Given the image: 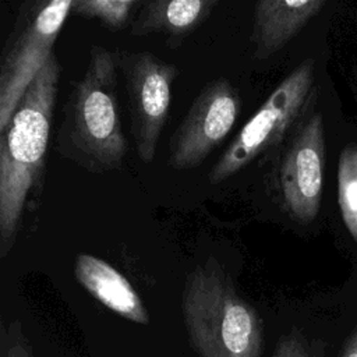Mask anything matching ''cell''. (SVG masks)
Listing matches in <instances>:
<instances>
[{
	"label": "cell",
	"instance_id": "6da1fadb",
	"mask_svg": "<svg viewBox=\"0 0 357 357\" xmlns=\"http://www.w3.org/2000/svg\"><path fill=\"white\" fill-rule=\"evenodd\" d=\"M60 64L53 53L0 131V257L11 251L22 216L43 190L46 152L59 93Z\"/></svg>",
	"mask_w": 357,
	"mask_h": 357
},
{
	"label": "cell",
	"instance_id": "7a4b0ae2",
	"mask_svg": "<svg viewBox=\"0 0 357 357\" xmlns=\"http://www.w3.org/2000/svg\"><path fill=\"white\" fill-rule=\"evenodd\" d=\"M117 89V52L93 45L64 102L54 141L61 158L93 174L121 170L127 155Z\"/></svg>",
	"mask_w": 357,
	"mask_h": 357
},
{
	"label": "cell",
	"instance_id": "3957f363",
	"mask_svg": "<svg viewBox=\"0 0 357 357\" xmlns=\"http://www.w3.org/2000/svg\"><path fill=\"white\" fill-rule=\"evenodd\" d=\"M181 314L198 357H262V318L215 257L187 273Z\"/></svg>",
	"mask_w": 357,
	"mask_h": 357
},
{
	"label": "cell",
	"instance_id": "277c9868",
	"mask_svg": "<svg viewBox=\"0 0 357 357\" xmlns=\"http://www.w3.org/2000/svg\"><path fill=\"white\" fill-rule=\"evenodd\" d=\"M73 0H35L20 7L1 50L0 131L14 116L28 86L53 54Z\"/></svg>",
	"mask_w": 357,
	"mask_h": 357
},
{
	"label": "cell",
	"instance_id": "5b68a950",
	"mask_svg": "<svg viewBox=\"0 0 357 357\" xmlns=\"http://www.w3.org/2000/svg\"><path fill=\"white\" fill-rule=\"evenodd\" d=\"M315 61H301L265 99L236 134L211 169V184H219L245 169L252 160L278 146L310 102Z\"/></svg>",
	"mask_w": 357,
	"mask_h": 357
},
{
	"label": "cell",
	"instance_id": "8992f818",
	"mask_svg": "<svg viewBox=\"0 0 357 357\" xmlns=\"http://www.w3.org/2000/svg\"><path fill=\"white\" fill-rule=\"evenodd\" d=\"M117 59L135 152L141 162L151 163L169 117L172 86L180 70L148 50H117Z\"/></svg>",
	"mask_w": 357,
	"mask_h": 357
},
{
	"label": "cell",
	"instance_id": "52a82bcc",
	"mask_svg": "<svg viewBox=\"0 0 357 357\" xmlns=\"http://www.w3.org/2000/svg\"><path fill=\"white\" fill-rule=\"evenodd\" d=\"M240 110V93L227 78L208 82L170 137V167L191 170L204 163L230 134Z\"/></svg>",
	"mask_w": 357,
	"mask_h": 357
},
{
	"label": "cell",
	"instance_id": "ba28073f",
	"mask_svg": "<svg viewBox=\"0 0 357 357\" xmlns=\"http://www.w3.org/2000/svg\"><path fill=\"white\" fill-rule=\"evenodd\" d=\"M324 167V119L315 112L294 132L282 155L276 176L282 205L298 223L308 225L319 213Z\"/></svg>",
	"mask_w": 357,
	"mask_h": 357
},
{
	"label": "cell",
	"instance_id": "9c48e42d",
	"mask_svg": "<svg viewBox=\"0 0 357 357\" xmlns=\"http://www.w3.org/2000/svg\"><path fill=\"white\" fill-rule=\"evenodd\" d=\"M325 0H261L254 6V57L268 59L283 49L325 7Z\"/></svg>",
	"mask_w": 357,
	"mask_h": 357
},
{
	"label": "cell",
	"instance_id": "30bf717a",
	"mask_svg": "<svg viewBox=\"0 0 357 357\" xmlns=\"http://www.w3.org/2000/svg\"><path fill=\"white\" fill-rule=\"evenodd\" d=\"M74 276L95 300L114 314L134 324H149V312L134 286L105 259L86 252L77 254Z\"/></svg>",
	"mask_w": 357,
	"mask_h": 357
},
{
	"label": "cell",
	"instance_id": "8fae6325",
	"mask_svg": "<svg viewBox=\"0 0 357 357\" xmlns=\"http://www.w3.org/2000/svg\"><path fill=\"white\" fill-rule=\"evenodd\" d=\"M219 4L218 0H152L144 4L131 24L132 36L165 35L180 46Z\"/></svg>",
	"mask_w": 357,
	"mask_h": 357
},
{
	"label": "cell",
	"instance_id": "7c38bea8",
	"mask_svg": "<svg viewBox=\"0 0 357 357\" xmlns=\"http://www.w3.org/2000/svg\"><path fill=\"white\" fill-rule=\"evenodd\" d=\"M337 204L343 223L357 244V144L344 146L339 156Z\"/></svg>",
	"mask_w": 357,
	"mask_h": 357
},
{
	"label": "cell",
	"instance_id": "4fadbf2b",
	"mask_svg": "<svg viewBox=\"0 0 357 357\" xmlns=\"http://www.w3.org/2000/svg\"><path fill=\"white\" fill-rule=\"evenodd\" d=\"M135 6L134 0H73L71 14L98 20L106 28L120 31L127 26Z\"/></svg>",
	"mask_w": 357,
	"mask_h": 357
},
{
	"label": "cell",
	"instance_id": "5bb4252c",
	"mask_svg": "<svg viewBox=\"0 0 357 357\" xmlns=\"http://www.w3.org/2000/svg\"><path fill=\"white\" fill-rule=\"evenodd\" d=\"M272 357H315V354L304 335L297 329H291L289 333L279 337Z\"/></svg>",
	"mask_w": 357,
	"mask_h": 357
},
{
	"label": "cell",
	"instance_id": "9a60e30c",
	"mask_svg": "<svg viewBox=\"0 0 357 357\" xmlns=\"http://www.w3.org/2000/svg\"><path fill=\"white\" fill-rule=\"evenodd\" d=\"M4 357H35L26 342L20 321H14L7 328V349Z\"/></svg>",
	"mask_w": 357,
	"mask_h": 357
},
{
	"label": "cell",
	"instance_id": "2e32d148",
	"mask_svg": "<svg viewBox=\"0 0 357 357\" xmlns=\"http://www.w3.org/2000/svg\"><path fill=\"white\" fill-rule=\"evenodd\" d=\"M337 357H357V325L344 340Z\"/></svg>",
	"mask_w": 357,
	"mask_h": 357
}]
</instances>
